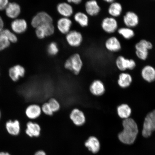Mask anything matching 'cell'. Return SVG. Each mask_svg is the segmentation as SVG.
I'll use <instances>...</instances> for the list:
<instances>
[{
	"instance_id": "cell-1",
	"label": "cell",
	"mask_w": 155,
	"mask_h": 155,
	"mask_svg": "<svg viewBox=\"0 0 155 155\" xmlns=\"http://www.w3.org/2000/svg\"><path fill=\"white\" fill-rule=\"evenodd\" d=\"M123 130L118 135V137L121 142L127 144L134 143L138 134L139 130L136 122L132 118L123 120Z\"/></svg>"
},
{
	"instance_id": "cell-2",
	"label": "cell",
	"mask_w": 155,
	"mask_h": 155,
	"mask_svg": "<svg viewBox=\"0 0 155 155\" xmlns=\"http://www.w3.org/2000/svg\"><path fill=\"white\" fill-rule=\"evenodd\" d=\"M64 67L74 74H79L83 67V62L80 55L76 53L70 56L65 62Z\"/></svg>"
},
{
	"instance_id": "cell-3",
	"label": "cell",
	"mask_w": 155,
	"mask_h": 155,
	"mask_svg": "<svg viewBox=\"0 0 155 155\" xmlns=\"http://www.w3.org/2000/svg\"><path fill=\"white\" fill-rule=\"evenodd\" d=\"M155 131V110L149 113L145 117L143 123L142 134L145 137H148Z\"/></svg>"
},
{
	"instance_id": "cell-4",
	"label": "cell",
	"mask_w": 155,
	"mask_h": 155,
	"mask_svg": "<svg viewBox=\"0 0 155 155\" xmlns=\"http://www.w3.org/2000/svg\"><path fill=\"white\" fill-rule=\"evenodd\" d=\"M8 73L11 81L13 82H17L25 76L26 70L22 65L16 64L10 68Z\"/></svg>"
},
{
	"instance_id": "cell-5",
	"label": "cell",
	"mask_w": 155,
	"mask_h": 155,
	"mask_svg": "<svg viewBox=\"0 0 155 155\" xmlns=\"http://www.w3.org/2000/svg\"><path fill=\"white\" fill-rule=\"evenodd\" d=\"M53 22V19L51 15L45 12H40L32 18L31 25L36 28L40 25Z\"/></svg>"
},
{
	"instance_id": "cell-6",
	"label": "cell",
	"mask_w": 155,
	"mask_h": 155,
	"mask_svg": "<svg viewBox=\"0 0 155 155\" xmlns=\"http://www.w3.org/2000/svg\"><path fill=\"white\" fill-rule=\"evenodd\" d=\"M35 29L36 36L40 39L51 36L55 32V28L53 23L40 25Z\"/></svg>"
},
{
	"instance_id": "cell-7",
	"label": "cell",
	"mask_w": 155,
	"mask_h": 155,
	"mask_svg": "<svg viewBox=\"0 0 155 155\" xmlns=\"http://www.w3.org/2000/svg\"><path fill=\"white\" fill-rule=\"evenodd\" d=\"M66 40L68 44L71 47H78L82 43L83 36L80 32L76 30H71L66 34Z\"/></svg>"
},
{
	"instance_id": "cell-8",
	"label": "cell",
	"mask_w": 155,
	"mask_h": 155,
	"mask_svg": "<svg viewBox=\"0 0 155 155\" xmlns=\"http://www.w3.org/2000/svg\"><path fill=\"white\" fill-rule=\"evenodd\" d=\"M101 26L106 33L113 34L118 30V23L115 18L111 16L106 17L103 19Z\"/></svg>"
},
{
	"instance_id": "cell-9",
	"label": "cell",
	"mask_w": 155,
	"mask_h": 155,
	"mask_svg": "<svg viewBox=\"0 0 155 155\" xmlns=\"http://www.w3.org/2000/svg\"><path fill=\"white\" fill-rule=\"evenodd\" d=\"M116 65L117 68L121 71H124L127 69L132 70L136 66L134 60L126 58L123 56L118 57L116 61Z\"/></svg>"
},
{
	"instance_id": "cell-10",
	"label": "cell",
	"mask_w": 155,
	"mask_h": 155,
	"mask_svg": "<svg viewBox=\"0 0 155 155\" xmlns=\"http://www.w3.org/2000/svg\"><path fill=\"white\" fill-rule=\"evenodd\" d=\"M70 119L74 124L77 127H81L84 124L86 121L85 114L79 108H74L69 114Z\"/></svg>"
},
{
	"instance_id": "cell-11",
	"label": "cell",
	"mask_w": 155,
	"mask_h": 155,
	"mask_svg": "<svg viewBox=\"0 0 155 155\" xmlns=\"http://www.w3.org/2000/svg\"><path fill=\"white\" fill-rule=\"evenodd\" d=\"M42 113L41 106L38 104H29L25 110L27 118L30 120H34L39 117Z\"/></svg>"
},
{
	"instance_id": "cell-12",
	"label": "cell",
	"mask_w": 155,
	"mask_h": 155,
	"mask_svg": "<svg viewBox=\"0 0 155 155\" xmlns=\"http://www.w3.org/2000/svg\"><path fill=\"white\" fill-rule=\"evenodd\" d=\"M123 22L126 27L133 28L137 27L139 24L138 15L133 11L127 12L123 17Z\"/></svg>"
},
{
	"instance_id": "cell-13",
	"label": "cell",
	"mask_w": 155,
	"mask_h": 155,
	"mask_svg": "<svg viewBox=\"0 0 155 155\" xmlns=\"http://www.w3.org/2000/svg\"><path fill=\"white\" fill-rule=\"evenodd\" d=\"M5 129L9 134L12 136H17L21 131V124L17 119H10L5 124Z\"/></svg>"
},
{
	"instance_id": "cell-14",
	"label": "cell",
	"mask_w": 155,
	"mask_h": 155,
	"mask_svg": "<svg viewBox=\"0 0 155 155\" xmlns=\"http://www.w3.org/2000/svg\"><path fill=\"white\" fill-rule=\"evenodd\" d=\"M85 10L87 15L91 16H95L98 15L101 10V8L98 2L96 0H89L85 5Z\"/></svg>"
},
{
	"instance_id": "cell-15",
	"label": "cell",
	"mask_w": 155,
	"mask_h": 155,
	"mask_svg": "<svg viewBox=\"0 0 155 155\" xmlns=\"http://www.w3.org/2000/svg\"><path fill=\"white\" fill-rule=\"evenodd\" d=\"M72 24V21L69 18L62 17L58 19L57 28L61 33L66 35L71 31Z\"/></svg>"
},
{
	"instance_id": "cell-16",
	"label": "cell",
	"mask_w": 155,
	"mask_h": 155,
	"mask_svg": "<svg viewBox=\"0 0 155 155\" xmlns=\"http://www.w3.org/2000/svg\"><path fill=\"white\" fill-rule=\"evenodd\" d=\"M105 47L108 51L117 52L121 49V45L118 38L115 36H111L106 41Z\"/></svg>"
},
{
	"instance_id": "cell-17",
	"label": "cell",
	"mask_w": 155,
	"mask_h": 155,
	"mask_svg": "<svg viewBox=\"0 0 155 155\" xmlns=\"http://www.w3.org/2000/svg\"><path fill=\"white\" fill-rule=\"evenodd\" d=\"M58 12L63 17L69 18L74 13L73 8L70 3L68 2L60 3L57 7Z\"/></svg>"
},
{
	"instance_id": "cell-18",
	"label": "cell",
	"mask_w": 155,
	"mask_h": 155,
	"mask_svg": "<svg viewBox=\"0 0 155 155\" xmlns=\"http://www.w3.org/2000/svg\"><path fill=\"white\" fill-rule=\"evenodd\" d=\"M90 91L93 95L100 96L105 92V86L101 81L95 80L93 81L90 86Z\"/></svg>"
},
{
	"instance_id": "cell-19",
	"label": "cell",
	"mask_w": 155,
	"mask_h": 155,
	"mask_svg": "<svg viewBox=\"0 0 155 155\" xmlns=\"http://www.w3.org/2000/svg\"><path fill=\"white\" fill-rule=\"evenodd\" d=\"M40 126L38 124L32 121H29L26 124V128L25 132L30 137H38L40 134Z\"/></svg>"
},
{
	"instance_id": "cell-20",
	"label": "cell",
	"mask_w": 155,
	"mask_h": 155,
	"mask_svg": "<svg viewBox=\"0 0 155 155\" xmlns=\"http://www.w3.org/2000/svg\"><path fill=\"white\" fill-rule=\"evenodd\" d=\"M141 75L145 81L151 83L155 81V69L150 65L145 66L141 71Z\"/></svg>"
},
{
	"instance_id": "cell-21",
	"label": "cell",
	"mask_w": 155,
	"mask_h": 155,
	"mask_svg": "<svg viewBox=\"0 0 155 155\" xmlns=\"http://www.w3.org/2000/svg\"><path fill=\"white\" fill-rule=\"evenodd\" d=\"M11 28L13 31L17 34H22L26 31L28 28V24L23 19H15L11 24Z\"/></svg>"
},
{
	"instance_id": "cell-22",
	"label": "cell",
	"mask_w": 155,
	"mask_h": 155,
	"mask_svg": "<svg viewBox=\"0 0 155 155\" xmlns=\"http://www.w3.org/2000/svg\"><path fill=\"white\" fill-rule=\"evenodd\" d=\"M5 10L6 14L11 18H17L21 12L20 5L16 3H9Z\"/></svg>"
},
{
	"instance_id": "cell-23",
	"label": "cell",
	"mask_w": 155,
	"mask_h": 155,
	"mask_svg": "<svg viewBox=\"0 0 155 155\" xmlns=\"http://www.w3.org/2000/svg\"><path fill=\"white\" fill-rule=\"evenodd\" d=\"M123 10V6L120 3L114 2L110 4L108 9V12L110 16L115 18L121 15Z\"/></svg>"
},
{
	"instance_id": "cell-24",
	"label": "cell",
	"mask_w": 155,
	"mask_h": 155,
	"mask_svg": "<svg viewBox=\"0 0 155 155\" xmlns=\"http://www.w3.org/2000/svg\"><path fill=\"white\" fill-rule=\"evenodd\" d=\"M132 81V77L129 74L123 72L119 75L117 82L121 88H126L130 86Z\"/></svg>"
},
{
	"instance_id": "cell-25",
	"label": "cell",
	"mask_w": 155,
	"mask_h": 155,
	"mask_svg": "<svg viewBox=\"0 0 155 155\" xmlns=\"http://www.w3.org/2000/svg\"><path fill=\"white\" fill-rule=\"evenodd\" d=\"M118 116L124 120L130 118L132 114V109L127 104H123L118 106L117 109Z\"/></svg>"
},
{
	"instance_id": "cell-26",
	"label": "cell",
	"mask_w": 155,
	"mask_h": 155,
	"mask_svg": "<svg viewBox=\"0 0 155 155\" xmlns=\"http://www.w3.org/2000/svg\"><path fill=\"white\" fill-rule=\"evenodd\" d=\"M85 145L91 152L94 153H97L100 150V145L98 139L94 137H91L85 143Z\"/></svg>"
},
{
	"instance_id": "cell-27",
	"label": "cell",
	"mask_w": 155,
	"mask_h": 155,
	"mask_svg": "<svg viewBox=\"0 0 155 155\" xmlns=\"http://www.w3.org/2000/svg\"><path fill=\"white\" fill-rule=\"evenodd\" d=\"M75 22L82 28L88 26L89 23V19L88 15L84 13L79 12L75 13L74 17Z\"/></svg>"
},
{
	"instance_id": "cell-28",
	"label": "cell",
	"mask_w": 155,
	"mask_h": 155,
	"mask_svg": "<svg viewBox=\"0 0 155 155\" xmlns=\"http://www.w3.org/2000/svg\"><path fill=\"white\" fill-rule=\"evenodd\" d=\"M118 34L126 40H130L134 36V31L132 28L123 27L118 29Z\"/></svg>"
},
{
	"instance_id": "cell-29",
	"label": "cell",
	"mask_w": 155,
	"mask_h": 155,
	"mask_svg": "<svg viewBox=\"0 0 155 155\" xmlns=\"http://www.w3.org/2000/svg\"><path fill=\"white\" fill-rule=\"evenodd\" d=\"M135 49L137 48H143L149 50L152 49L153 45L152 42L145 39H142L135 44Z\"/></svg>"
},
{
	"instance_id": "cell-30",
	"label": "cell",
	"mask_w": 155,
	"mask_h": 155,
	"mask_svg": "<svg viewBox=\"0 0 155 155\" xmlns=\"http://www.w3.org/2000/svg\"><path fill=\"white\" fill-rule=\"evenodd\" d=\"M52 111L54 112L59 111L61 108V105L60 102L56 98H52L50 99L48 102Z\"/></svg>"
},
{
	"instance_id": "cell-31",
	"label": "cell",
	"mask_w": 155,
	"mask_h": 155,
	"mask_svg": "<svg viewBox=\"0 0 155 155\" xmlns=\"http://www.w3.org/2000/svg\"><path fill=\"white\" fill-rule=\"evenodd\" d=\"M47 50L48 55L51 56L57 55L59 51L58 44L55 42H51L48 44Z\"/></svg>"
},
{
	"instance_id": "cell-32",
	"label": "cell",
	"mask_w": 155,
	"mask_h": 155,
	"mask_svg": "<svg viewBox=\"0 0 155 155\" xmlns=\"http://www.w3.org/2000/svg\"><path fill=\"white\" fill-rule=\"evenodd\" d=\"M0 34L3 35L8 39L9 41L15 43L17 41V38L15 35L8 29H3L0 32Z\"/></svg>"
},
{
	"instance_id": "cell-33",
	"label": "cell",
	"mask_w": 155,
	"mask_h": 155,
	"mask_svg": "<svg viewBox=\"0 0 155 155\" xmlns=\"http://www.w3.org/2000/svg\"><path fill=\"white\" fill-rule=\"evenodd\" d=\"M135 49V54L137 57L139 59L145 61L148 57L149 55V50L143 48H137Z\"/></svg>"
},
{
	"instance_id": "cell-34",
	"label": "cell",
	"mask_w": 155,
	"mask_h": 155,
	"mask_svg": "<svg viewBox=\"0 0 155 155\" xmlns=\"http://www.w3.org/2000/svg\"><path fill=\"white\" fill-rule=\"evenodd\" d=\"M10 42L5 36L0 34V51L8 47L10 45Z\"/></svg>"
},
{
	"instance_id": "cell-35",
	"label": "cell",
	"mask_w": 155,
	"mask_h": 155,
	"mask_svg": "<svg viewBox=\"0 0 155 155\" xmlns=\"http://www.w3.org/2000/svg\"><path fill=\"white\" fill-rule=\"evenodd\" d=\"M42 113L45 115L51 116L54 115V112L52 111L48 102L44 103L41 106Z\"/></svg>"
},
{
	"instance_id": "cell-36",
	"label": "cell",
	"mask_w": 155,
	"mask_h": 155,
	"mask_svg": "<svg viewBox=\"0 0 155 155\" xmlns=\"http://www.w3.org/2000/svg\"><path fill=\"white\" fill-rule=\"evenodd\" d=\"M8 3V0H0V11L5 9Z\"/></svg>"
},
{
	"instance_id": "cell-37",
	"label": "cell",
	"mask_w": 155,
	"mask_h": 155,
	"mask_svg": "<svg viewBox=\"0 0 155 155\" xmlns=\"http://www.w3.org/2000/svg\"><path fill=\"white\" fill-rule=\"evenodd\" d=\"M82 0H67L68 3L74 4L75 5H78L80 4Z\"/></svg>"
},
{
	"instance_id": "cell-38",
	"label": "cell",
	"mask_w": 155,
	"mask_h": 155,
	"mask_svg": "<svg viewBox=\"0 0 155 155\" xmlns=\"http://www.w3.org/2000/svg\"><path fill=\"white\" fill-rule=\"evenodd\" d=\"M4 23L2 19L0 16V32L3 30Z\"/></svg>"
},
{
	"instance_id": "cell-39",
	"label": "cell",
	"mask_w": 155,
	"mask_h": 155,
	"mask_svg": "<svg viewBox=\"0 0 155 155\" xmlns=\"http://www.w3.org/2000/svg\"><path fill=\"white\" fill-rule=\"evenodd\" d=\"M35 155H46V154L43 151H39L37 152Z\"/></svg>"
},
{
	"instance_id": "cell-40",
	"label": "cell",
	"mask_w": 155,
	"mask_h": 155,
	"mask_svg": "<svg viewBox=\"0 0 155 155\" xmlns=\"http://www.w3.org/2000/svg\"><path fill=\"white\" fill-rule=\"evenodd\" d=\"M103 1L106 2V3L110 4L114 2H115L116 0H103Z\"/></svg>"
},
{
	"instance_id": "cell-41",
	"label": "cell",
	"mask_w": 155,
	"mask_h": 155,
	"mask_svg": "<svg viewBox=\"0 0 155 155\" xmlns=\"http://www.w3.org/2000/svg\"><path fill=\"white\" fill-rule=\"evenodd\" d=\"M0 155H11L8 152H0Z\"/></svg>"
},
{
	"instance_id": "cell-42",
	"label": "cell",
	"mask_w": 155,
	"mask_h": 155,
	"mask_svg": "<svg viewBox=\"0 0 155 155\" xmlns=\"http://www.w3.org/2000/svg\"><path fill=\"white\" fill-rule=\"evenodd\" d=\"M2 117V112L1 110V109H0V120H1V119Z\"/></svg>"
},
{
	"instance_id": "cell-43",
	"label": "cell",
	"mask_w": 155,
	"mask_h": 155,
	"mask_svg": "<svg viewBox=\"0 0 155 155\" xmlns=\"http://www.w3.org/2000/svg\"><path fill=\"white\" fill-rule=\"evenodd\" d=\"M0 74H1V72H0Z\"/></svg>"
}]
</instances>
